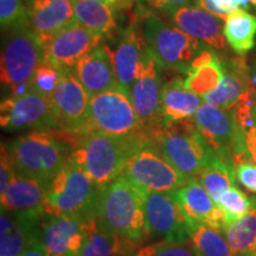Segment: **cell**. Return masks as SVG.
Masks as SVG:
<instances>
[{"label": "cell", "instance_id": "cell-1", "mask_svg": "<svg viewBox=\"0 0 256 256\" xmlns=\"http://www.w3.org/2000/svg\"><path fill=\"white\" fill-rule=\"evenodd\" d=\"M144 194L122 174L98 188L94 206L98 228L139 246L146 240Z\"/></svg>", "mask_w": 256, "mask_h": 256}, {"label": "cell", "instance_id": "cell-2", "mask_svg": "<svg viewBox=\"0 0 256 256\" xmlns=\"http://www.w3.org/2000/svg\"><path fill=\"white\" fill-rule=\"evenodd\" d=\"M150 138L146 133L114 136L98 132L81 134L69 160L87 174L98 188L110 184L122 174L128 158L136 146Z\"/></svg>", "mask_w": 256, "mask_h": 256}, {"label": "cell", "instance_id": "cell-3", "mask_svg": "<svg viewBox=\"0 0 256 256\" xmlns=\"http://www.w3.org/2000/svg\"><path fill=\"white\" fill-rule=\"evenodd\" d=\"M160 152L176 168L191 179L196 178L215 152L208 145L194 118L160 127L150 136Z\"/></svg>", "mask_w": 256, "mask_h": 256}, {"label": "cell", "instance_id": "cell-4", "mask_svg": "<svg viewBox=\"0 0 256 256\" xmlns=\"http://www.w3.org/2000/svg\"><path fill=\"white\" fill-rule=\"evenodd\" d=\"M16 174L51 183L68 162L66 146L46 130H34L8 145Z\"/></svg>", "mask_w": 256, "mask_h": 256}, {"label": "cell", "instance_id": "cell-5", "mask_svg": "<svg viewBox=\"0 0 256 256\" xmlns=\"http://www.w3.org/2000/svg\"><path fill=\"white\" fill-rule=\"evenodd\" d=\"M46 63V44L31 28L14 30L2 50V84L11 89V96H20L32 89L36 72Z\"/></svg>", "mask_w": 256, "mask_h": 256}, {"label": "cell", "instance_id": "cell-6", "mask_svg": "<svg viewBox=\"0 0 256 256\" xmlns=\"http://www.w3.org/2000/svg\"><path fill=\"white\" fill-rule=\"evenodd\" d=\"M89 132L114 136L146 133L138 119L130 94L119 86L90 98L87 121L81 134Z\"/></svg>", "mask_w": 256, "mask_h": 256}, {"label": "cell", "instance_id": "cell-7", "mask_svg": "<svg viewBox=\"0 0 256 256\" xmlns=\"http://www.w3.org/2000/svg\"><path fill=\"white\" fill-rule=\"evenodd\" d=\"M98 191L87 174L68 159L51 180L44 206L46 215H92Z\"/></svg>", "mask_w": 256, "mask_h": 256}, {"label": "cell", "instance_id": "cell-8", "mask_svg": "<svg viewBox=\"0 0 256 256\" xmlns=\"http://www.w3.org/2000/svg\"><path fill=\"white\" fill-rule=\"evenodd\" d=\"M122 176L144 192H174L188 180L165 158L150 138L134 150Z\"/></svg>", "mask_w": 256, "mask_h": 256}, {"label": "cell", "instance_id": "cell-9", "mask_svg": "<svg viewBox=\"0 0 256 256\" xmlns=\"http://www.w3.org/2000/svg\"><path fill=\"white\" fill-rule=\"evenodd\" d=\"M144 36L162 68L177 69L182 72H186L194 60L206 49V44L180 28L164 23L153 14L146 16Z\"/></svg>", "mask_w": 256, "mask_h": 256}, {"label": "cell", "instance_id": "cell-10", "mask_svg": "<svg viewBox=\"0 0 256 256\" xmlns=\"http://www.w3.org/2000/svg\"><path fill=\"white\" fill-rule=\"evenodd\" d=\"M194 120L200 136L220 158L232 160L234 165L242 160H250L246 146V134L240 130L232 110L204 102Z\"/></svg>", "mask_w": 256, "mask_h": 256}, {"label": "cell", "instance_id": "cell-11", "mask_svg": "<svg viewBox=\"0 0 256 256\" xmlns=\"http://www.w3.org/2000/svg\"><path fill=\"white\" fill-rule=\"evenodd\" d=\"M146 240L185 243L194 229L176 200L174 192H145Z\"/></svg>", "mask_w": 256, "mask_h": 256}, {"label": "cell", "instance_id": "cell-12", "mask_svg": "<svg viewBox=\"0 0 256 256\" xmlns=\"http://www.w3.org/2000/svg\"><path fill=\"white\" fill-rule=\"evenodd\" d=\"M0 124L8 132L48 130L58 126L51 96L32 88L20 96H8L0 104Z\"/></svg>", "mask_w": 256, "mask_h": 256}, {"label": "cell", "instance_id": "cell-13", "mask_svg": "<svg viewBox=\"0 0 256 256\" xmlns=\"http://www.w3.org/2000/svg\"><path fill=\"white\" fill-rule=\"evenodd\" d=\"M162 66L151 50L147 49L139 75L130 89V100L147 136L162 127Z\"/></svg>", "mask_w": 256, "mask_h": 256}, {"label": "cell", "instance_id": "cell-14", "mask_svg": "<svg viewBox=\"0 0 256 256\" xmlns=\"http://www.w3.org/2000/svg\"><path fill=\"white\" fill-rule=\"evenodd\" d=\"M98 228L94 212L89 216H48L40 238L49 256H78L89 234Z\"/></svg>", "mask_w": 256, "mask_h": 256}, {"label": "cell", "instance_id": "cell-15", "mask_svg": "<svg viewBox=\"0 0 256 256\" xmlns=\"http://www.w3.org/2000/svg\"><path fill=\"white\" fill-rule=\"evenodd\" d=\"M104 36L74 22L46 44V63L62 72H72L78 63L95 48Z\"/></svg>", "mask_w": 256, "mask_h": 256}, {"label": "cell", "instance_id": "cell-16", "mask_svg": "<svg viewBox=\"0 0 256 256\" xmlns=\"http://www.w3.org/2000/svg\"><path fill=\"white\" fill-rule=\"evenodd\" d=\"M58 126L70 133H82L88 116L90 96L75 72H63L52 96Z\"/></svg>", "mask_w": 256, "mask_h": 256}, {"label": "cell", "instance_id": "cell-17", "mask_svg": "<svg viewBox=\"0 0 256 256\" xmlns=\"http://www.w3.org/2000/svg\"><path fill=\"white\" fill-rule=\"evenodd\" d=\"M49 186V182L16 174L8 190L0 196L2 212L19 214L36 218L46 216L44 206Z\"/></svg>", "mask_w": 256, "mask_h": 256}, {"label": "cell", "instance_id": "cell-18", "mask_svg": "<svg viewBox=\"0 0 256 256\" xmlns=\"http://www.w3.org/2000/svg\"><path fill=\"white\" fill-rule=\"evenodd\" d=\"M174 194L194 230L206 224L223 232L224 214L196 178L188 179L183 186L174 191Z\"/></svg>", "mask_w": 256, "mask_h": 256}, {"label": "cell", "instance_id": "cell-19", "mask_svg": "<svg viewBox=\"0 0 256 256\" xmlns=\"http://www.w3.org/2000/svg\"><path fill=\"white\" fill-rule=\"evenodd\" d=\"M176 26L196 38L211 49H226V37L223 34V19L204 11L197 5H186L170 14Z\"/></svg>", "mask_w": 256, "mask_h": 256}, {"label": "cell", "instance_id": "cell-20", "mask_svg": "<svg viewBox=\"0 0 256 256\" xmlns=\"http://www.w3.org/2000/svg\"><path fill=\"white\" fill-rule=\"evenodd\" d=\"M88 95L95 96L118 86L113 54L106 46H100L87 54L74 69Z\"/></svg>", "mask_w": 256, "mask_h": 256}, {"label": "cell", "instance_id": "cell-21", "mask_svg": "<svg viewBox=\"0 0 256 256\" xmlns=\"http://www.w3.org/2000/svg\"><path fill=\"white\" fill-rule=\"evenodd\" d=\"M76 20L72 0H31V30L44 44Z\"/></svg>", "mask_w": 256, "mask_h": 256}, {"label": "cell", "instance_id": "cell-22", "mask_svg": "<svg viewBox=\"0 0 256 256\" xmlns=\"http://www.w3.org/2000/svg\"><path fill=\"white\" fill-rule=\"evenodd\" d=\"M148 46L145 36L136 28H130L121 37L113 52L118 86L130 94L133 83L139 75L140 68Z\"/></svg>", "mask_w": 256, "mask_h": 256}, {"label": "cell", "instance_id": "cell-23", "mask_svg": "<svg viewBox=\"0 0 256 256\" xmlns=\"http://www.w3.org/2000/svg\"><path fill=\"white\" fill-rule=\"evenodd\" d=\"M40 218L19 214L2 212L0 217V256H22L30 242L40 235Z\"/></svg>", "mask_w": 256, "mask_h": 256}, {"label": "cell", "instance_id": "cell-24", "mask_svg": "<svg viewBox=\"0 0 256 256\" xmlns=\"http://www.w3.org/2000/svg\"><path fill=\"white\" fill-rule=\"evenodd\" d=\"M202 96L185 87L184 80L174 78L162 83V126L194 118L202 104Z\"/></svg>", "mask_w": 256, "mask_h": 256}, {"label": "cell", "instance_id": "cell-25", "mask_svg": "<svg viewBox=\"0 0 256 256\" xmlns=\"http://www.w3.org/2000/svg\"><path fill=\"white\" fill-rule=\"evenodd\" d=\"M249 88L250 80L246 72V66L242 62L234 60L230 64H224V75L217 88L202 96V98L206 104L232 110L241 101Z\"/></svg>", "mask_w": 256, "mask_h": 256}, {"label": "cell", "instance_id": "cell-26", "mask_svg": "<svg viewBox=\"0 0 256 256\" xmlns=\"http://www.w3.org/2000/svg\"><path fill=\"white\" fill-rule=\"evenodd\" d=\"M184 84L188 90L203 96L220 84L224 75V63L210 49H204L185 72Z\"/></svg>", "mask_w": 256, "mask_h": 256}, {"label": "cell", "instance_id": "cell-27", "mask_svg": "<svg viewBox=\"0 0 256 256\" xmlns=\"http://www.w3.org/2000/svg\"><path fill=\"white\" fill-rule=\"evenodd\" d=\"M224 37L238 55H244L252 49L256 36V16L240 8L224 20Z\"/></svg>", "mask_w": 256, "mask_h": 256}, {"label": "cell", "instance_id": "cell-28", "mask_svg": "<svg viewBox=\"0 0 256 256\" xmlns=\"http://www.w3.org/2000/svg\"><path fill=\"white\" fill-rule=\"evenodd\" d=\"M196 179L217 204L223 192L235 186V165L232 160L220 158L215 153Z\"/></svg>", "mask_w": 256, "mask_h": 256}, {"label": "cell", "instance_id": "cell-29", "mask_svg": "<svg viewBox=\"0 0 256 256\" xmlns=\"http://www.w3.org/2000/svg\"><path fill=\"white\" fill-rule=\"evenodd\" d=\"M72 2L78 22L90 31L108 36L116 28L112 6L96 0H72Z\"/></svg>", "mask_w": 256, "mask_h": 256}, {"label": "cell", "instance_id": "cell-30", "mask_svg": "<svg viewBox=\"0 0 256 256\" xmlns=\"http://www.w3.org/2000/svg\"><path fill=\"white\" fill-rule=\"evenodd\" d=\"M139 246L96 228L89 234L78 256H130Z\"/></svg>", "mask_w": 256, "mask_h": 256}, {"label": "cell", "instance_id": "cell-31", "mask_svg": "<svg viewBox=\"0 0 256 256\" xmlns=\"http://www.w3.org/2000/svg\"><path fill=\"white\" fill-rule=\"evenodd\" d=\"M224 238L235 255L256 250V208L224 226Z\"/></svg>", "mask_w": 256, "mask_h": 256}, {"label": "cell", "instance_id": "cell-32", "mask_svg": "<svg viewBox=\"0 0 256 256\" xmlns=\"http://www.w3.org/2000/svg\"><path fill=\"white\" fill-rule=\"evenodd\" d=\"M190 241L196 256H235L223 232L206 224L194 230Z\"/></svg>", "mask_w": 256, "mask_h": 256}, {"label": "cell", "instance_id": "cell-33", "mask_svg": "<svg viewBox=\"0 0 256 256\" xmlns=\"http://www.w3.org/2000/svg\"><path fill=\"white\" fill-rule=\"evenodd\" d=\"M217 206L224 214V226H226L255 209L256 198L249 197L235 185L220 194Z\"/></svg>", "mask_w": 256, "mask_h": 256}, {"label": "cell", "instance_id": "cell-34", "mask_svg": "<svg viewBox=\"0 0 256 256\" xmlns=\"http://www.w3.org/2000/svg\"><path fill=\"white\" fill-rule=\"evenodd\" d=\"M0 24L2 28H22L30 24V10L23 0H0Z\"/></svg>", "mask_w": 256, "mask_h": 256}, {"label": "cell", "instance_id": "cell-35", "mask_svg": "<svg viewBox=\"0 0 256 256\" xmlns=\"http://www.w3.org/2000/svg\"><path fill=\"white\" fill-rule=\"evenodd\" d=\"M62 70L56 69L49 63H44L36 72L34 81H32V88L44 95L52 96L62 78Z\"/></svg>", "mask_w": 256, "mask_h": 256}, {"label": "cell", "instance_id": "cell-36", "mask_svg": "<svg viewBox=\"0 0 256 256\" xmlns=\"http://www.w3.org/2000/svg\"><path fill=\"white\" fill-rule=\"evenodd\" d=\"M236 179L246 190L256 194V165L250 160H242L235 164Z\"/></svg>", "mask_w": 256, "mask_h": 256}, {"label": "cell", "instance_id": "cell-37", "mask_svg": "<svg viewBox=\"0 0 256 256\" xmlns=\"http://www.w3.org/2000/svg\"><path fill=\"white\" fill-rule=\"evenodd\" d=\"M16 176V170L11 156L8 150V145L2 144V153H0V196L5 194L12 179Z\"/></svg>", "mask_w": 256, "mask_h": 256}, {"label": "cell", "instance_id": "cell-38", "mask_svg": "<svg viewBox=\"0 0 256 256\" xmlns=\"http://www.w3.org/2000/svg\"><path fill=\"white\" fill-rule=\"evenodd\" d=\"M138 2L146 8L171 14L183 6L190 5L192 0H138Z\"/></svg>", "mask_w": 256, "mask_h": 256}, {"label": "cell", "instance_id": "cell-39", "mask_svg": "<svg viewBox=\"0 0 256 256\" xmlns=\"http://www.w3.org/2000/svg\"><path fill=\"white\" fill-rule=\"evenodd\" d=\"M152 256H196L194 249L184 243H168L162 241Z\"/></svg>", "mask_w": 256, "mask_h": 256}, {"label": "cell", "instance_id": "cell-40", "mask_svg": "<svg viewBox=\"0 0 256 256\" xmlns=\"http://www.w3.org/2000/svg\"><path fill=\"white\" fill-rule=\"evenodd\" d=\"M212 2L220 11L226 12V14H232L236 10H240V8L248 10L252 6L249 0H212Z\"/></svg>", "mask_w": 256, "mask_h": 256}, {"label": "cell", "instance_id": "cell-41", "mask_svg": "<svg viewBox=\"0 0 256 256\" xmlns=\"http://www.w3.org/2000/svg\"><path fill=\"white\" fill-rule=\"evenodd\" d=\"M22 256H49V252H48L46 246L42 241L40 234L32 240Z\"/></svg>", "mask_w": 256, "mask_h": 256}, {"label": "cell", "instance_id": "cell-42", "mask_svg": "<svg viewBox=\"0 0 256 256\" xmlns=\"http://www.w3.org/2000/svg\"><path fill=\"white\" fill-rule=\"evenodd\" d=\"M246 146H247L249 159L256 165V122L247 132V136H246Z\"/></svg>", "mask_w": 256, "mask_h": 256}, {"label": "cell", "instance_id": "cell-43", "mask_svg": "<svg viewBox=\"0 0 256 256\" xmlns=\"http://www.w3.org/2000/svg\"><path fill=\"white\" fill-rule=\"evenodd\" d=\"M197 4L200 8H203L204 11L209 12V14L216 16V17L223 19V20H226V19L228 18L229 14H226V12L220 11V10L215 5V2H214L212 0H197Z\"/></svg>", "mask_w": 256, "mask_h": 256}, {"label": "cell", "instance_id": "cell-44", "mask_svg": "<svg viewBox=\"0 0 256 256\" xmlns=\"http://www.w3.org/2000/svg\"><path fill=\"white\" fill-rule=\"evenodd\" d=\"M96 2H104L106 5H110L112 8H115V6H124L127 5L130 0H96Z\"/></svg>", "mask_w": 256, "mask_h": 256}, {"label": "cell", "instance_id": "cell-45", "mask_svg": "<svg viewBox=\"0 0 256 256\" xmlns=\"http://www.w3.org/2000/svg\"><path fill=\"white\" fill-rule=\"evenodd\" d=\"M235 256H256V250L243 252V254H238V255H235Z\"/></svg>", "mask_w": 256, "mask_h": 256}, {"label": "cell", "instance_id": "cell-46", "mask_svg": "<svg viewBox=\"0 0 256 256\" xmlns=\"http://www.w3.org/2000/svg\"><path fill=\"white\" fill-rule=\"evenodd\" d=\"M249 2H250V5L252 6H256V0H249Z\"/></svg>", "mask_w": 256, "mask_h": 256}, {"label": "cell", "instance_id": "cell-47", "mask_svg": "<svg viewBox=\"0 0 256 256\" xmlns=\"http://www.w3.org/2000/svg\"><path fill=\"white\" fill-rule=\"evenodd\" d=\"M254 115H255V119H256V104H255V108H254Z\"/></svg>", "mask_w": 256, "mask_h": 256}, {"label": "cell", "instance_id": "cell-48", "mask_svg": "<svg viewBox=\"0 0 256 256\" xmlns=\"http://www.w3.org/2000/svg\"><path fill=\"white\" fill-rule=\"evenodd\" d=\"M254 82H255V84H256V75H255V78H254Z\"/></svg>", "mask_w": 256, "mask_h": 256}, {"label": "cell", "instance_id": "cell-49", "mask_svg": "<svg viewBox=\"0 0 256 256\" xmlns=\"http://www.w3.org/2000/svg\"><path fill=\"white\" fill-rule=\"evenodd\" d=\"M30 2H31V0H30Z\"/></svg>", "mask_w": 256, "mask_h": 256}]
</instances>
